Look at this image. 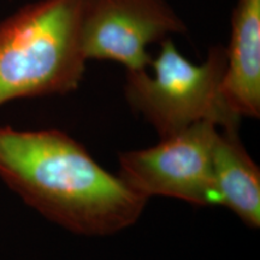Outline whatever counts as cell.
I'll return each instance as SVG.
<instances>
[{
	"instance_id": "52a82bcc",
	"label": "cell",
	"mask_w": 260,
	"mask_h": 260,
	"mask_svg": "<svg viewBox=\"0 0 260 260\" xmlns=\"http://www.w3.org/2000/svg\"><path fill=\"white\" fill-rule=\"evenodd\" d=\"M237 128L218 132L213 148V181L218 205L252 228L260 224V171L243 147Z\"/></svg>"
},
{
	"instance_id": "3957f363",
	"label": "cell",
	"mask_w": 260,
	"mask_h": 260,
	"mask_svg": "<svg viewBox=\"0 0 260 260\" xmlns=\"http://www.w3.org/2000/svg\"><path fill=\"white\" fill-rule=\"evenodd\" d=\"M225 61V48L216 46L204 63H191L167 38L152 59L153 76L146 70L128 71L126 100L160 138L203 121L237 128L240 119L229 112L220 94Z\"/></svg>"
},
{
	"instance_id": "6da1fadb",
	"label": "cell",
	"mask_w": 260,
	"mask_h": 260,
	"mask_svg": "<svg viewBox=\"0 0 260 260\" xmlns=\"http://www.w3.org/2000/svg\"><path fill=\"white\" fill-rule=\"evenodd\" d=\"M0 178L42 216L80 235L121 232L147 203L56 129L0 126Z\"/></svg>"
},
{
	"instance_id": "8992f818",
	"label": "cell",
	"mask_w": 260,
	"mask_h": 260,
	"mask_svg": "<svg viewBox=\"0 0 260 260\" xmlns=\"http://www.w3.org/2000/svg\"><path fill=\"white\" fill-rule=\"evenodd\" d=\"M220 94L229 112L260 115V0H239L232 18V38L225 48Z\"/></svg>"
},
{
	"instance_id": "277c9868",
	"label": "cell",
	"mask_w": 260,
	"mask_h": 260,
	"mask_svg": "<svg viewBox=\"0 0 260 260\" xmlns=\"http://www.w3.org/2000/svg\"><path fill=\"white\" fill-rule=\"evenodd\" d=\"M218 125L203 121L165 138L157 146L119 157V177L136 193L169 197L197 206L218 205L213 148Z\"/></svg>"
},
{
	"instance_id": "5b68a950",
	"label": "cell",
	"mask_w": 260,
	"mask_h": 260,
	"mask_svg": "<svg viewBox=\"0 0 260 260\" xmlns=\"http://www.w3.org/2000/svg\"><path fill=\"white\" fill-rule=\"evenodd\" d=\"M186 30L164 0H90L82 23V50L86 59L146 70L152 63L148 45Z\"/></svg>"
},
{
	"instance_id": "7a4b0ae2",
	"label": "cell",
	"mask_w": 260,
	"mask_h": 260,
	"mask_svg": "<svg viewBox=\"0 0 260 260\" xmlns=\"http://www.w3.org/2000/svg\"><path fill=\"white\" fill-rule=\"evenodd\" d=\"M90 0H41L0 24V105L76 89L86 57L82 23Z\"/></svg>"
}]
</instances>
